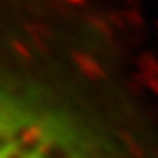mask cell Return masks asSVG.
Listing matches in <instances>:
<instances>
[{"mask_svg": "<svg viewBox=\"0 0 158 158\" xmlns=\"http://www.w3.org/2000/svg\"><path fill=\"white\" fill-rule=\"evenodd\" d=\"M0 158H110L71 118L0 79Z\"/></svg>", "mask_w": 158, "mask_h": 158, "instance_id": "obj_1", "label": "cell"}]
</instances>
